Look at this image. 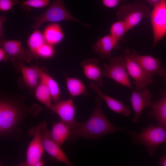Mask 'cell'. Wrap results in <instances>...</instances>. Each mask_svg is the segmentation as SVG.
I'll return each mask as SVG.
<instances>
[{
	"instance_id": "cell-16",
	"label": "cell",
	"mask_w": 166,
	"mask_h": 166,
	"mask_svg": "<svg viewBox=\"0 0 166 166\" xmlns=\"http://www.w3.org/2000/svg\"><path fill=\"white\" fill-rule=\"evenodd\" d=\"M99 60L97 58L88 59L82 61L81 65L85 77L101 87L104 83L103 69L99 65Z\"/></svg>"
},
{
	"instance_id": "cell-17",
	"label": "cell",
	"mask_w": 166,
	"mask_h": 166,
	"mask_svg": "<svg viewBox=\"0 0 166 166\" xmlns=\"http://www.w3.org/2000/svg\"><path fill=\"white\" fill-rule=\"evenodd\" d=\"M89 87L97 94L98 96L104 100L109 108L112 111L119 114H122L126 117H128L131 110L128 106L125 105L122 101L117 100L103 93L96 83L91 81Z\"/></svg>"
},
{
	"instance_id": "cell-26",
	"label": "cell",
	"mask_w": 166,
	"mask_h": 166,
	"mask_svg": "<svg viewBox=\"0 0 166 166\" xmlns=\"http://www.w3.org/2000/svg\"><path fill=\"white\" fill-rule=\"evenodd\" d=\"M128 31L127 25L123 20H118L113 23L110 29V34L117 42L122 38L124 34Z\"/></svg>"
},
{
	"instance_id": "cell-11",
	"label": "cell",
	"mask_w": 166,
	"mask_h": 166,
	"mask_svg": "<svg viewBox=\"0 0 166 166\" xmlns=\"http://www.w3.org/2000/svg\"><path fill=\"white\" fill-rule=\"evenodd\" d=\"M0 45L6 53V61L12 62L21 60L28 62L38 57L30 50H26L22 46L21 42L15 40L0 39Z\"/></svg>"
},
{
	"instance_id": "cell-21",
	"label": "cell",
	"mask_w": 166,
	"mask_h": 166,
	"mask_svg": "<svg viewBox=\"0 0 166 166\" xmlns=\"http://www.w3.org/2000/svg\"><path fill=\"white\" fill-rule=\"evenodd\" d=\"M50 131L53 139L60 147L69 138L71 133L69 128L61 121L53 123Z\"/></svg>"
},
{
	"instance_id": "cell-27",
	"label": "cell",
	"mask_w": 166,
	"mask_h": 166,
	"mask_svg": "<svg viewBox=\"0 0 166 166\" xmlns=\"http://www.w3.org/2000/svg\"><path fill=\"white\" fill-rule=\"evenodd\" d=\"M50 0H22L21 9L26 12H29L32 8H42L49 5Z\"/></svg>"
},
{
	"instance_id": "cell-8",
	"label": "cell",
	"mask_w": 166,
	"mask_h": 166,
	"mask_svg": "<svg viewBox=\"0 0 166 166\" xmlns=\"http://www.w3.org/2000/svg\"><path fill=\"white\" fill-rule=\"evenodd\" d=\"M127 72L128 75L134 80L137 91H141L146 86L152 83L153 77L148 74L141 66L132 56L131 52L128 48L125 49L124 53Z\"/></svg>"
},
{
	"instance_id": "cell-1",
	"label": "cell",
	"mask_w": 166,
	"mask_h": 166,
	"mask_svg": "<svg viewBox=\"0 0 166 166\" xmlns=\"http://www.w3.org/2000/svg\"><path fill=\"white\" fill-rule=\"evenodd\" d=\"M24 97L1 93L0 96V136L6 141H18L22 130L18 128L29 117H38L42 110L36 104L30 105L24 102Z\"/></svg>"
},
{
	"instance_id": "cell-25",
	"label": "cell",
	"mask_w": 166,
	"mask_h": 166,
	"mask_svg": "<svg viewBox=\"0 0 166 166\" xmlns=\"http://www.w3.org/2000/svg\"><path fill=\"white\" fill-rule=\"evenodd\" d=\"M45 43L43 34L37 29L30 35L27 41L30 50L35 55L38 50Z\"/></svg>"
},
{
	"instance_id": "cell-12",
	"label": "cell",
	"mask_w": 166,
	"mask_h": 166,
	"mask_svg": "<svg viewBox=\"0 0 166 166\" xmlns=\"http://www.w3.org/2000/svg\"><path fill=\"white\" fill-rule=\"evenodd\" d=\"M76 111L73 100L70 98L66 100H60L53 105L51 112L56 114L61 121L69 128L72 132L80 123L75 120Z\"/></svg>"
},
{
	"instance_id": "cell-18",
	"label": "cell",
	"mask_w": 166,
	"mask_h": 166,
	"mask_svg": "<svg viewBox=\"0 0 166 166\" xmlns=\"http://www.w3.org/2000/svg\"><path fill=\"white\" fill-rule=\"evenodd\" d=\"M119 46V43L109 34L99 39L93 45L92 49L101 57L109 59L111 58L112 50Z\"/></svg>"
},
{
	"instance_id": "cell-36",
	"label": "cell",
	"mask_w": 166,
	"mask_h": 166,
	"mask_svg": "<svg viewBox=\"0 0 166 166\" xmlns=\"http://www.w3.org/2000/svg\"><path fill=\"white\" fill-rule=\"evenodd\" d=\"M164 80L165 83H166V73L164 75Z\"/></svg>"
},
{
	"instance_id": "cell-23",
	"label": "cell",
	"mask_w": 166,
	"mask_h": 166,
	"mask_svg": "<svg viewBox=\"0 0 166 166\" xmlns=\"http://www.w3.org/2000/svg\"><path fill=\"white\" fill-rule=\"evenodd\" d=\"M65 74L67 88L71 96L75 97L87 94V88L81 79L77 78L69 77Z\"/></svg>"
},
{
	"instance_id": "cell-2",
	"label": "cell",
	"mask_w": 166,
	"mask_h": 166,
	"mask_svg": "<svg viewBox=\"0 0 166 166\" xmlns=\"http://www.w3.org/2000/svg\"><path fill=\"white\" fill-rule=\"evenodd\" d=\"M101 99L96 98V105L92 113L85 122L80 123L71 133L70 140H75L79 137L85 139H95L125 129L114 125L107 118L101 108Z\"/></svg>"
},
{
	"instance_id": "cell-13",
	"label": "cell",
	"mask_w": 166,
	"mask_h": 166,
	"mask_svg": "<svg viewBox=\"0 0 166 166\" xmlns=\"http://www.w3.org/2000/svg\"><path fill=\"white\" fill-rule=\"evenodd\" d=\"M152 93L146 88L141 91L132 92L130 102L135 113L132 120L133 123H136L138 122L144 109L151 107L153 102L152 101Z\"/></svg>"
},
{
	"instance_id": "cell-19",
	"label": "cell",
	"mask_w": 166,
	"mask_h": 166,
	"mask_svg": "<svg viewBox=\"0 0 166 166\" xmlns=\"http://www.w3.org/2000/svg\"><path fill=\"white\" fill-rule=\"evenodd\" d=\"M148 115L156 120L159 126L166 128V94L159 100L152 102Z\"/></svg>"
},
{
	"instance_id": "cell-33",
	"label": "cell",
	"mask_w": 166,
	"mask_h": 166,
	"mask_svg": "<svg viewBox=\"0 0 166 166\" xmlns=\"http://www.w3.org/2000/svg\"><path fill=\"white\" fill-rule=\"evenodd\" d=\"M151 6L153 7L160 1V0H145Z\"/></svg>"
},
{
	"instance_id": "cell-5",
	"label": "cell",
	"mask_w": 166,
	"mask_h": 166,
	"mask_svg": "<svg viewBox=\"0 0 166 166\" xmlns=\"http://www.w3.org/2000/svg\"><path fill=\"white\" fill-rule=\"evenodd\" d=\"M149 8L142 1L122 5L116 13L118 20H123L127 25L128 31L138 25L143 18L150 17Z\"/></svg>"
},
{
	"instance_id": "cell-3",
	"label": "cell",
	"mask_w": 166,
	"mask_h": 166,
	"mask_svg": "<svg viewBox=\"0 0 166 166\" xmlns=\"http://www.w3.org/2000/svg\"><path fill=\"white\" fill-rule=\"evenodd\" d=\"M142 129V130L138 133L134 130H129L128 135L134 144L143 145L152 157L158 146L166 143V128L151 123Z\"/></svg>"
},
{
	"instance_id": "cell-9",
	"label": "cell",
	"mask_w": 166,
	"mask_h": 166,
	"mask_svg": "<svg viewBox=\"0 0 166 166\" xmlns=\"http://www.w3.org/2000/svg\"><path fill=\"white\" fill-rule=\"evenodd\" d=\"M150 17L155 46L166 35V0H160L153 7Z\"/></svg>"
},
{
	"instance_id": "cell-24",
	"label": "cell",
	"mask_w": 166,
	"mask_h": 166,
	"mask_svg": "<svg viewBox=\"0 0 166 166\" xmlns=\"http://www.w3.org/2000/svg\"><path fill=\"white\" fill-rule=\"evenodd\" d=\"M35 96L38 101L51 111L53 105L51 102V95L47 86L43 81H40L35 89Z\"/></svg>"
},
{
	"instance_id": "cell-28",
	"label": "cell",
	"mask_w": 166,
	"mask_h": 166,
	"mask_svg": "<svg viewBox=\"0 0 166 166\" xmlns=\"http://www.w3.org/2000/svg\"><path fill=\"white\" fill-rule=\"evenodd\" d=\"M55 53L53 45L45 42L38 50L35 54L38 58L49 59L52 58Z\"/></svg>"
},
{
	"instance_id": "cell-30",
	"label": "cell",
	"mask_w": 166,
	"mask_h": 166,
	"mask_svg": "<svg viewBox=\"0 0 166 166\" xmlns=\"http://www.w3.org/2000/svg\"><path fill=\"white\" fill-rule=\"evenodd\" d=\"M101 2L104 6L112 8L118 5L120 3V0H101Z\"/></svg>"
},
{
	"instance_id": "cell-35",
	"label": "cell",
	"mask_w": 166,
	"mask_h": 166,
	"mask_svg": "<svg viewBox=\"0 0 166 166\" xmlns=\"http://www.w3.org/2000/svg\"><path fill=\"white\" fill-rule=\"evenodd\" d=\"M44 165V162L41 160L37 162L34 164V166H42Z\"/></svg>"
},
{
	"instance_id": "cell-6",
	"label": "cell",
	"mask_w": 166,
	"mask_h": 166,
	"mask_svg": "<svg viewBox=\"0 0 166 166\" xmlns=\"http://www.w3.org/2000/svg\"><path fill=\"white\" fill-rule=\"evenodd\" d=\"M102 68L103 77L111 79L124 86L133 89L128 77L124 56L111 57L109 64H104Z\"/></svg>"
},
{
	"instance_id": "cell-20",
	"label": "cell",
	"mask_w": 166,
	"mask_h": 166,
	"mask_svg": "<svg viewBox=\"0 0 166 166\" xmlns=\"http://www.w3.org/2000/svg\"><path fill=\"white\" fill-rule=\"evenodd\" d=\"M43 34L45 42L53 46L61 42L64 36L61 26L57 23H53L46 26Z\"/></svg>"
},
{
	"instance_id": "cell-14",
	"label": "cell",
	"mask_w": 166,
	"mask_h": 166,
	"mask_svg": "<svg viewBox=\"0 0 166 166\" xmlns=\"http://www.w3.org/2000/svg\"><path fill=\"white\" fill-rule=\"evenodd\" d=\"M132 57L141 66L145 72L153 77L154 75L164 76L166 73L160 60L150 55H141L137 54L136 50L131 52Z\"/></svg>"
},
{
	"instance_id": "cell-29",
	"label": "cell",
	"mask_w": 166,
	"mask_h": 166,
	"mask_svg": "<svg viewBox=\"0 0 166 166\" xmlns=\"http://www.w3.org/2000/svg\"><path fill=\"white\" fill-rule=\"evenodd\" d=\"M20 0H0V10L5 12L11 10Z\"/></svg>"
},
{
	"instance_id": "cell-4",
	"label": "cell",
	"mask_w": 166,
	"mask_h": 166,
	"mask_svg": "<svg viewBox=\"0 0 166 166\" xmlns=\"http://www.w3.org/2000/svg\"><path fill=\"white\" fill-rule=\"evenodd\" d=\"M28 18L34 21V23L31 25L33 29H37L46 22L56 23L66 20L78 22L87 27L90 26L81 22L73 16L66 8L63 0H53L47 9L42 13L36 16H28Z\"/></svg>"
},
{
	"instance_id": "cell-31",
	"label": "cell",
	"mask_w": 166,
	"mask_h": 166,
	"mask_svg": "<svg viewBox=\"0 0 166 166\" xmlns=\"http://www.w3.org/2000/svg\"><path fill=\"white\" fill-rule=\"evenodd\" d=\"M6 19V16L4 15H2L0 16V39L3 38L4 37L3 24Z\"/></svg>"
},
{
	"instance_id": "cell-10",
	"label": "cell",
	"mask_w": 166,
	"mask_h": 166,
	"mask_svg": "<svg viewBox=\"0 0 166 166\" xmlns=\"http://www.w3.org/2000/svg\"><path fill=\"white\" fill-rule=\"evenodd\" d=\"M28 133L33 138L27 149L26 160L20 165L34 166L37 162L42 160L45 150L37 125L31 128Z\"/></svg>"
},
{
	"instance_id": "cell-22",
	"label": "cell",
	"mask_w": 166,
	"mask_h": 166,
	"mask_svg": "<svg viewBox=\"0 0 166 166\" xmlns=\"http://www.w3.org/2000/svg\"><path fill=\"white\" fill-rule=\"evenodd\" d=\"M40 81L44 82L48 88L52 99L56 103L60 100V89L56 81L40 68Z\"/></svg>"
},
{
	"instance_id": "cell-15",
	"label": "cell",
	"mask_w": 166,
	"mask_h": 166,
	"mask_svg": "<svg viewBox=\"0 0 166 166\" xmlns=\"http://www.w3.org/2000/svg\"><path fill=\"white\" fill-rule=\"evenodd\" d=\"M24 61L18 60L13 62L17 70L21 72L25 85L29 89L35 90L40 81V68L36 65L27 66L24 64Z\"/></svg>"
},
{
	"instance_id": "cell-34",
	"label": "cell",
	"mask_w": 166,
	"mask_h": 166,
	"mask_svg": "<svg viewBox=\"0 0 166 166\" xmlns=\"http://www.w3.org/2000/svg\"><path fill=\"white\" fill-rule=\"evenodd\" d=\"M160 165L163 166H166V155L161 157L159 161Z\"/></svg>"
},
{
	"instance_id": "cell-7",
	"label": "cell",
	"mask_w": 166,
	"mask_h": 166,
	"mask_svg": "<svg viewBox=\"0 0 166 166\" xmlns=\"http://www.w3.org/2000/svg\"><path fill=\"white\" fill-rule=\"evenodd\" d=\"M37 126L45 151L55 160L67 165L72 166L65 153L53 139L46 122L42 121Z\"/></svg>"
},
{
	"instance_id": "cell-32",
	"label": "cell",
	"mask_w": 166,
	"mask_h": 166,
	"mask_svg": "<svg viewBox=\"0 0 166 166\" xmlns=\"http://www.w3.org/2000/svg\"><path fill=\"white\" fill-rule=\"evenodd\" d=\"M6 53L4 49L2 47L0 48V61H5Z\"/></svg>"
}]
</instances>
